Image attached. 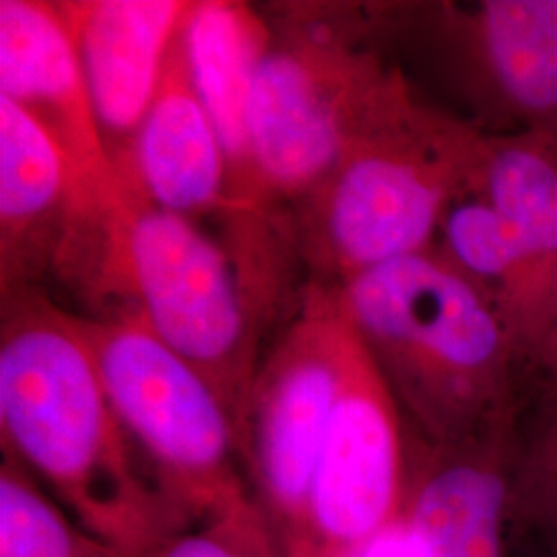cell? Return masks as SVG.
I'll list each match as a JSON object with an SVG mask.
<instances>
[{"instance_id": "12", "label": "cell", "mask_w": 557, "mask_h": 557, "mask_svg": "<svg viewBox=\"0 0 557 557\" xmlns=\"http://www.w3.org/2000/svg\"><path fill=\"white\" fill-rule=\"evenodd\" d=\"M120 176L143 199L186 220L238 213L225 153L188 79L180 36Z\"/></svg>"}, {"instance_id": "7", "label": "cell", "mask_w": 557, "mask_h": 557, "mask_svg": "<svg viewBox=\"0 0 557 557\" xmlns=\"http://www.w3.org/2000/svg\"><path fill=\"white\" fill-rule=\"evenodd\" d=\"M391 64L361 48L349 21H287L260 60L250 139L267 211L298 207L331 176Z\"/></svg>"}, {"instance_id": "21", "label": "cell", "mask_w": 557, "mask_h": 557, "mask_svg": "<svg viewBox=\"0 0 557 557\" xmlns=\"http://www.w3.org/2000/svg\"><path fill=\"white\" fill-rule=\"evenodd\" d=\"M520 499H524V504L533 506L535 512L543 510L547 517L557 520V481L520 490L517 494V502Z\"/></svg>"}, {"instance_id": "14", "label": "cell", "mask_w": 557, "mask_h": 557, "mask_svg": "<svg viewBox=\"0 0 557 557\" xmlns=\"http://www.w3.org/2000/svg\"><path fill=\"white\" fill-rule=\"evenodd\" d=\"M273 23L246 2H193L180 29L188 79L211 120L227 161L230 197L238 211H267L252 163L250 110L260 60Z\"/></svg>"}, {"instance_id": "20", "label": "cell", "mask_w": 557, "mask_h": 557, "mask_svg": "<svg viewBox=\"0 0 557 557\" xmlns=\"http://www.w3.org/2000/svg\"><path fill=\"white\" fill-rule=\"evenodd\" d=\"M354 557H418L403 515H398L393 524L366 543Z\"/></svg>"}, {"instance_id": "11", "label": "cell", "mask_w": 557, "mask_h": 557, "mask_svg": "<svg viewBox=\"0 0 557 557\" xmlns=\"http://www.w3.org/2000/svg\"><path fill=\"white\" fill-rule=\"evenodd\" d=\"M190 4L184 0L60 2L119 170L156 100Z\"/></svg>"}, {"instance_id": "1", "label": "cell", "mask_w": 557, "mask_h": 557, "mask_svg": "<svg viewBox=\"0 0 557 557\" xmlns=\"http://www.w3.org/2000/svg\"><path fill=\"white\" fill-rule=\"evenodd\" d=\"M0 436L60 506L128 557L195 527L126 436L85 319L41 289L2 298Z\"/></svg>"}, {"instance_id": "13", "label": "cell", "mask_w": 557, "mask_h": 557, "mask_svg": "<svg viewBox=\"0 0 557 557\" xmlns=\"http://www.w3.org/2000/svg\"><path fill=\"white\" fill-rule=\"evenodd\" d=\"M77 199L59 147L20 106L0 98V289H40L59 271Z\"/></svg>"}, {"instance_id": "4", "label": "cell", "mask_w": 557, "mask_h": 557, "mask_svg": "<svg viewBox=\"0 0 557 557\" xmlns=\"http://www.w3.org/2000/svg\"><path fill=\"white\" fill-rule=\"evenodd\" d=\"M485 131L423 106L397 69L380 81L335 170L292 218L310 283L434 248L440 223L475 190Z\"/></svg>"}, {"instance_id": "2", "label": "cell", "mask_w": 557, "mask_h": 557, "mask_svg": "<svg viewBox=\"0 0 557 557\" xmlns=\"http://www.w3.org/2000/svg\"><path fill=\"white\" fill-rule=\"evenodd\" d=\"M335 289L413 436L453 444L522 418L517 338L490 296L436 250Z\"/></svg>"}, {"instance_id": "3", "label": "cell", "mask_w": 557, "mask_h": 557, "mask_svg": "<svg viewBox=\"0 0 557 557\" xmlns=\"http://www.w3.org/2000/svg\"><path fill=\"white\" fill-rule=\"evenodd\" d=\"M281 273L269 242L238 230L211 238L124 186L122 205L103 220L94 287L122 296L124 310L211 384L242 446L260 338L283 304Z\"/></svg>"}, {"instance_id": "6", "label": "cell", "mask_w": 557, "mask_h": 557, "mask_svg": "<svg viewBox=\"0 0 557 557\" xmlns=\"http://www.w3.org/2000/svg\"><path fill=\"white\" fill-rule=\"evenodd\" d=\"M354 343L337 289L310 283L298 312L260 361L242 458L281 557L304 556L320 453Z\"/></svg>"}, {"instance_id": "18", "label": "cell", "mask_w": 557, "mask_h": 557, "mask_svg": "<svg viewBox=\"0 0 557 557\" xmlns=\"http://www.w3.org/2000/svg\"><path fill=\"white\" fill-rule=\"evenodd\" d=\"M147 557H259L232 533L195 524L165 539Z\"/></svg>"}, {"instance_id": "17", "label": "cell", "mask_w": 557, "mask_h": 557, "mask_svg": "<svg viewBox=\"0 0 557 557\" xmlns=\"http://www.w3.org/2000/svg\"><path fill=\"white\" fill-rule=\"evenodd\" d=\"M524 379L545 386V400L557 397V269L537 324L522 345Z\"/></svg>"}, {"instance_id": "16", "label": "cell", "mask_w": 557, "mask_h": 557, "mask_svg": "<svg viewBox=\"0 0 557 557\" xmlns=\"http://www.w3.org/2000/svg\"><path fill=\"white\" fill-rule=\"evenodd\" d=\"M0 557H128L71 517L20 460H0Z\"/></svg>"}, {"instance_id": "10", "label": "cell", "mask_w": 557, "mask_h": 557, "mask_svg": "<svg viewBox=\"0 0 557 557\" xmlns=\"http://www.w3.org/2000/svg\"><path fill=\"white\" fill-rule=\"evenodd\" d=\"M446 15L481 112L504 122L502 135L557 140V0H483Z\"/></svg>"}, {"instance_id": "8", "label": "cell", "mask_w": 557, "mask_h": 557, "mask_svg": "<svg viewBox=\"0 0 557 557\" xmlns=\"http://www.w3.org/2000/svg\"><path fill=\"white\" fill-rule=\"evenodd\" d=\"M0 98L20 106L59 147L75 188V227L119 209L124 184L60 2L0 0Z\"/></svg>"}, {"instance_id": "9", "label": "cell", "mask_w": 557, "mask_h": 557, "mask_svg": "<svg viewBox=\"0 0 557 557\" xmlns=\"http://www.w3.org/2000/svg\"><path fill=\"white\" fill-rule=\"evenodd\" d=\"M403 520L418 557H502L527 450L520 418L475 438L430 444L407 430Z\"/></svg>"}, {"instance_id": "5", "label": "cell", "mask_w": 557, "mask_h": 557, "mask_svg": "<svg viewBox=\"0 0 557 557\" xmlns=\"http://www.w3.org/2000/svg\"><path fill=\"white\" fill-rule=\"evenodd\" d=\"M85 331L120 423L163 492L195 524L232 533L259 557H281L238 430L211 384L133 310L85 319Z\"/></svg>"}, {"instance_id": "19", "label": "cell", "mask_w": 557, "mask_h": 557, "mask_svg": "<svg viewBox=\"0 0 557 557\" xmlns=\"http://www.w3.org/2000/svg\"><path fill=\"white\" fill-rule=\"evenodd\" d=\"M557 479V397L545 400V418L527 438V453L520 471V487H533Z\"/></svg>"}, {"instance_id": "15", "label": "cell", "mask_w": 557, "mask_h": 557, "mask_svg": "<svg viewBox=\"0 0 557 557\" xmlns=\"http://www.w3.org/2000/svg\"><path fill=\"white\" fill-rule=\"evenodd\" d=\"M473 193L517 232L535 273L541 314L557 269V140L541 133H485Z\"/></svg>"}]
</instances>
